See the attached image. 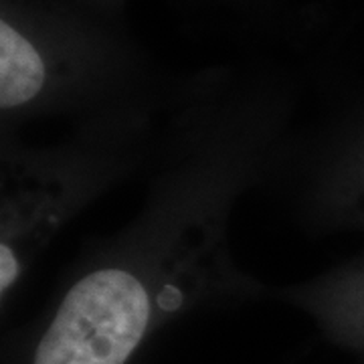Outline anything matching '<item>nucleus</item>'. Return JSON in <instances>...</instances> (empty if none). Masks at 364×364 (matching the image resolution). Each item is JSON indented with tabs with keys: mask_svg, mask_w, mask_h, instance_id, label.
Listing matches in <instances>:
<instances>
[{
	"mask_svg": "<svg viewBox=\"0 0 364 364\" xmlns=\"http://www.w3.org/2000/svg\"><path fill=\"white\" fill-rule=\"evenodd\" d=\"M150 322L142 282L124 269H100L71 287L35 364H126Z\"/></svg>",
	"mask_w": 364,
	"mask_h": 364,
	"instance_id": "nucleus-1",
	"label": "nucleus"
},
{
	"mask_svg": "<svg viewBox=\"0 0 364 364\" xmlns=\"http://www.w3.org/2000/svg\"><path fill=\"white\" fill-rule=\"evenodd\" d=\"M0 269H2L0 272V286H2V291H6L14 284V279L18 277V269H21L13 247H9V245L0 247Z\"/></svg>",
	"mask_w": 364,
	"mask_h": 364,
	"instance_id": "nucleus-3",
	"label": "nucleus"
},
{
	"mask_svg": "<svg viewBox=\"0 0 364 364\" xmlns=\"http://www.w3.org/2000/svg\"><path fill=\"white\" fill-rule=\"evenodd\" d=\"M45 85V63L37 47L9 21L0 23V105L28 104Z\"/></svg>",
	"mask_w": 364,
	"mask_h": 364,
	"instance_id": "nucleus-2",
	"label": "nucleus"
}]
</instances>
